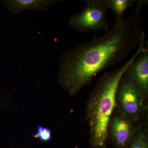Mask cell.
<instances>
[{"label":"cell","mask_w":148,"mask_h":148,"mask_svg":"<svg viewBox=\"0 0 148 148\" xmlns=\"http://www.w3.org/2000/svg\"><path fill=\"white\" fill-rule=\"evenodd\" d=\"M141 123L135 122L115 110L109 122L108 140L114 148H128Z\"/></svg>","instance_id":"cell-5"},{"label":"cell","mask_w":148,"mask_h":148,"mask_svg":"<svg viewBox=\"0 0 148 148\" xmlns=\"http://www.w3.org/2000/svg\"><path fill=\"white\" fill-rule=\"evenodd\" d=\"M136 12L139 13L142 7L144 6L147 5L148 1L147 0H137L136 1Z\"/></svg>","instance_id":"cell-11"},{"label":"cell","mask_w":148,"mask_h":148,"mask_svg":"<svg viewBox=\"0 0 148 148\" xmlns=\"http://www.w3.org/2000/svg\"><path fill=\"white\" fill-rule=\"evenodd\" d=\"M127 148H148V128L147 123H141L135 137Z\"/></svg>","instance_id":"cell-9"},{"label":"cell","mask_w":148,"mask_h":148,"mask_svg":"<svg viewBox=\"0 0 148 148\" xmlns=\"http://www.w3.org/2000/svg\"><path fill=\"white\" fill-rule=\"evenodd\" d=\"M125 73L143 92L148 97V49L146 47L128 67Z\"/></svg>","instance_id":"cell-6"},{"label":"cell","mask_w":148,"mask_h":148,"mask_svg":"<svg viewBox=\"0 0 148 148\" xmlns=\"http://www.w3.org/2000/svg\"><path fill=\"white\" fill-rule=\"evenodd\" d=\"M147 100L125 72L117 88L115 110L135 122L140 123L147 112Z\"/></svg>","instance_id":"cell-3"},{"label":"cell","mask_w":148,"mask_h":148,"mask_svg":"<svg viewBox=\"0 0 148 148\" xmlns=\"http://www.w3.org/2000/svg\"><path fill=\"white\" fill-rule=\"evenodd\" d=\"M141 24V14L135 12L102 36L65 51L58 74L62 87L74 96L99 73L124 60L139 45Z\"/></svg>","instance_id":"cell-1"},{"label":"cell","mask_w":148,"mask_h":148,"mask_svg":"<svg viewBox=\"0 0 148 148\" xmlns=\"http://www.w3.org/2000/svg\"><path fill=\"white\" fill-rule=\"evenodd\" d=\"M106 1L108 10H111L114 14V25H116L123 21L125 13L135 3L136 0H106Z\"/></svg>","instance_id":"cell-8"},{"label":"cell","mask_w":148,"mask_h":148,"mask_svg":"<svg viewBox=\"0 0 148 148\" xmlns=\"http://www.w3.org/2000/svg\"><path fill=\"white\" fill-rule=\"evenodd\" d=\"M141 40L131 58L119 69L106 72L89 93L86 107L85 118L89 128L92 148H105L108 141V127L116 108V95L122 77L132 62L145 48Z\"/></svg>","instance_id":"cell-2"},{"label":"cell","mask_w":148,"mask_h":148,"mask_svg":"<svg viewBox=\"0 0 148 148\" xmlns=\"http://www.w3.org/2000/svg\"><path fill=\"white\" fill-rule=\"evenodd\" d=\"M82 11L74 14L69 19L70 25L82 33L100 30L109 31V23L107 21L106 0H86Z\"/></svg>","instance_id":"cell-4"},{"label":"cell","mask_w":148,"mask_h":148,"mask_svg":"<svg viewBox=\"0 0 148 148\" xmlns=\"http://www.w3.org/2000/svg\"><path fill=\"white\" fill-rule=\"evenodd\" d=\"M34 138H37L42 142H48L52 138V132L50 128L40 125L38 127V130L34 135Z\"/></svg>","instance_id":"cell-10"},{"label":"cell","mask_w":148,"mask_h":148,"mask_svg":"<svg viewBox=\"0 0 148 148\" xmlns=\"http://www.w3.org/2000/svg\"><path fill=\"white\" fill-rule=\"evenodd\" d=\"M61 0H7L4 5L10 13L16 14L27 10L43 11L47 10Z\"/></svg>","instance_id":"cell-7"}]
</instances>
